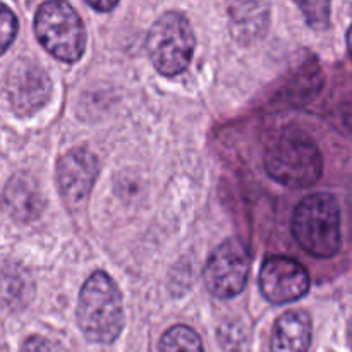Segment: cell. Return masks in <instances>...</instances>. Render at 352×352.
Here are the masks:
<instances>
[{
	"mask_svg": "<svg viewBox=\"0 0 352 352\" xmlns=\"http://www.w3.org/2000/svg\"><path fill=\"white\" fill-rule=\"evenodd\" d=\"M96 172H98L96 157L82 148L67 151L58 160L57 182L69 206L74 208L85 203L95 184Z\"/></svg>",
	"mask_w": 352,
	"mask_h": 352,
	"instance_id": "9c48e42d",
	"label": "cell"
},
{
	"mask_svg": "<svg viewBox=\"0 0 352 352\" xmlns=\"http://www.w3.org/2000/svg\"><path fill=\"white\" fill-rule=\"evenodd\" d=\"M30 277L26 272L17 265H3L0 268V302L10 308L26 305L31 294Z\"/></svg>",
	"mask_w": 352,
	"mask_h": 352,
	"instance_id": "4fadbf2b",
	"label": "cell"
},
{
	"mask_svg": "<svg viewBox=\"0 0 352 352\" xmlns=\"http://www.w3.org/2000/svg\"><path fill=\"white\" fill-rule=\"evenodd\" d=\"M268 175L289 188H308L322 175L323 160L315 141L299 129H285L265 151Z\"/></svg>",
	"mask_w": 352,
	"mask_h": 352,
	"instance_id": "7a4b0ae2",
	"label": "cell"
},
{
	"mask_svg": "<svg viewBox=\"0 0 352 352\" xmlns=\"http://www.w3.org/2000/svg\"><path fill=\"white\" fill-rule=\"evenodd\" d=\"M230 19H234V33L239 40H253L267 31V6L237 3L230 7Z\"/></svg>",
	"mask_w": 352,
	"mask_h": 352,
	"instance_id": "7c38bea8",
	"label": "cell"
},
{
	"mask_svg": "<svg viewBox=\"0 0 352 352\" xmlns=\"http://www.w3.org/2000/svg\"><path fill=\"white\" fill-rule=\"evenodd\" d=\"M17 34V17L7 6L0 3V55L10 47Z\"/></svg>",
	"mask_w": 352,
	"mask_h": 352,
	"instance_id": "9a60e30c",
	"label": "cell"
},
{
	"mask_svg": "<svg viewBox=\"0 0 352 352\" xmlns=\"http://www.w3.org/2000/svg\"><path fill=\"white\" fill-rule=\"evenodd\" d=\"M347 47H349V52L352 55V26L349 28V31H347Z\"/></svg>",
	"mask_w": 352,
	"mask_h": 352,
	"instance_id": "d6986e66",
	"label": "cell"
},
{
	"mask_svg": "<svg viewBox=\"0 0 352 352\" xmlns=\"http://www.w3.org/2000/svg\"><path fill=\"white\" fill-rule=\"evenodd\" d=\"M162 352H205L198 333L186 325L172 327L162 337Z\"/></svg>",
	"mask_w": 352,
	"mask_h": 352,
	"instance_id": "5bb4252c",
	"label": "cell"
},
{
	"mask_svg": "<svg viewBox=\"0 0 352 352\" xmlns=\"http://www.w3.org/2000/svg\"><path fill=\"white\" fill-rule=\"evenodd\" d=\"M292 234L299 246L316 258H332L340 250V210L327 192L306 196L292 215Z\"/></svg>",
	"mask_w": 352,
	"mask_h": 352,
	"instance_id": "3957f363",
	"label": "cell"
},
{
	"mask_svg": "<svg viewBox=\"0 0 352 352\" xmlns=\"http://www.w3.org/2000/svg\"><path fill=\"white\" fill-rule=\"evenodd\" d=\"M318 3L320 2H315V3H301V9L302 12H305L306 19H308V23L311 24V26L315 28H320L322 30L323 26H327V23H329V10H323V12H318Z\"/></svg>",
	"mask_w": 352,
	"mask_h": 352,
	"instance_id": "e0dca14e",
	"label": "cell"
},
{
	"mask_svg": "<svg viewBox=\"0 0 352 352\" xmlns=\"http://www.w3.org/2000/svg\"><path fill=\"white\" fill-rule=\"evenodd\" d=\"M7 89L14 110L21 116H30L48 102L52 82L40 65L31 60H17L10 67Z\"/></svg>",
	"mask_w": 352,
	"mask_h": 352,
	"instance_id": "ba28073f",
	"label": "cell"
},
{
	"mask_svg": "<svg viewBox=\"0 0 352 352\" xmlns=\"http://www.w3.org/2000/svg\"><path fill=\"white\" fill-rule=\"evenodd\" d=\"M34 33L45 50L58 60L76 62L86 47V31L67 2H45L34 16Z\"/></svg>",
	"mask_w": 352,
	"mask_h": 352,
	"instance_id": "277c9868",
	"label": "cell"
},
{
	"mask_svg": "<svg viewBox=\"0 0 352 352\" xmlns=\"http://www.w3.org/2000/svg\"><path fill=\"white\" fill-rule=\"evenodd\" d=\"M349 337H351V344H352V323H351V330H349Z\"/></svg>",
	"mask_w": 352,
	"mask_h": 352,
	"instance_id": "ffe728a7",
	"label": "cell"
},
{
	"mask_svg": "<svg viewBox=\"0 0 352 352\" xmlns=\"http://www.w3.org/2000/svg\"><path fill=\"white\" fill-rule=\"evenodd\" d=\"M250 274V254L239 239H227L220 244L206 263L203 278L213 296L229 299L241 294Z\"/></svg>",
	"mask_w": 352,
	"mask_h": 352,
	"instance_id": "8992f818",
	"label": "cell"
},
{
	"mask_svg": "<svg viewBox=\"0 0 352 352\" xmlns=\"http://www.w3.org/2000/svg\"><path fill=\"white\" fill-rule=\"evenodd\" d=\"M21 352H67L60 344L41 336H33L23 344Z\"/></svg>",
	"mask_w": 352,
	"mask_h": 352,
	"instance_id": "2e32d148",
	"label": "cell"
},
{
	"mask_svg": "<svg viewBox=\"0 0 352 352\" xmlns=\"http://www.w3.org/2000/svg\"><path fill=\"white\" fill-rule=\"evenodd\" d=\"M78 325L95 344H110L124 327L122 296L105 272H95L82 285L78 302Z\"/></svg>",
	"mask_w": 352,
	"mask_h": 352,
	"instance_id": "6da1fadb",
	"label": "cell"
},
{
	"mask_svg": "<svg viewBox=\"0 0 352 352\" xmlns=\"http://www.w3.org/2000/svg\"><path fill=\"white\" fill-rule=\"evenodd\" d=\"M88 6L89 7H93V9H96V10H103V12H109V10H112V9H116L117 6H119V3L117 2H112V3H98V2H88Z\"/></svg>",
	"mask_w": 352,
	"mask_h": 352,
	"instance_id": "ac0fdd59",
	"label": "cell"
},
{
	"mask_svg": "<svg viewBox=\"0 0 352 352\" xmlns=\"http://www.w3.org/2000/svg\"><path fill=\"white\" fill-rule=\"evenodd\" d=\"M260 289L274 305H285L301 299L309 289V275L292 258H268L260 272Z\"/></svg>",
	"mask_w": 352,
	"mask_h": 352,
	"instance_id": "52a82bcc",
	"label": "cell"
},
{
	"mask_svg": "<svg viewBox=\"0 0 352 352\" xmlns=\"http://www.w3.org/2000/svg\"><path fill=\"white\" fill-rule=\"evenodd\" d=\"M146 48L155 69L164 76H177L188 69L195 52V33L181 12L158 17L146 38Z\"/></svg>",
	"mask_w": 352,
	"mask_h": 352,
	"instance_id": "5b68a950",
	"label": "cell"
},
{
	"mask_svg": "<svg viewBox=\"0 0 352 352\" xmlns=\"http://www.w3.org/2000/svg\"><path fill=\"white\" fill-rule=\"evenodd\" d=\"M3 203L10 215L23 222L36 219L45 205L36 182L30 177H23V175L10 179L6 192H3Z\"/></svg>",
	"mask_w": 352,
	"mask_h": 352,
	"instance_id": "8fae6325",
	"label": "cell"
},
{
	"mask_svg": "<svg viewBox=\"0 0 352 352\" xmlns=\"http://www.w3.org/2000/svg\"><path fill=\"white\" fill-rule=\"evenodd\" d=\"M311 342V318L306 311H287L274 325L272 352H306Z\"/></svg>",
	"mask_w": 352,
	"mask_h": 352,
	"instance_id": "30bf717a",
	"label": "cell"
}]
</instances>
